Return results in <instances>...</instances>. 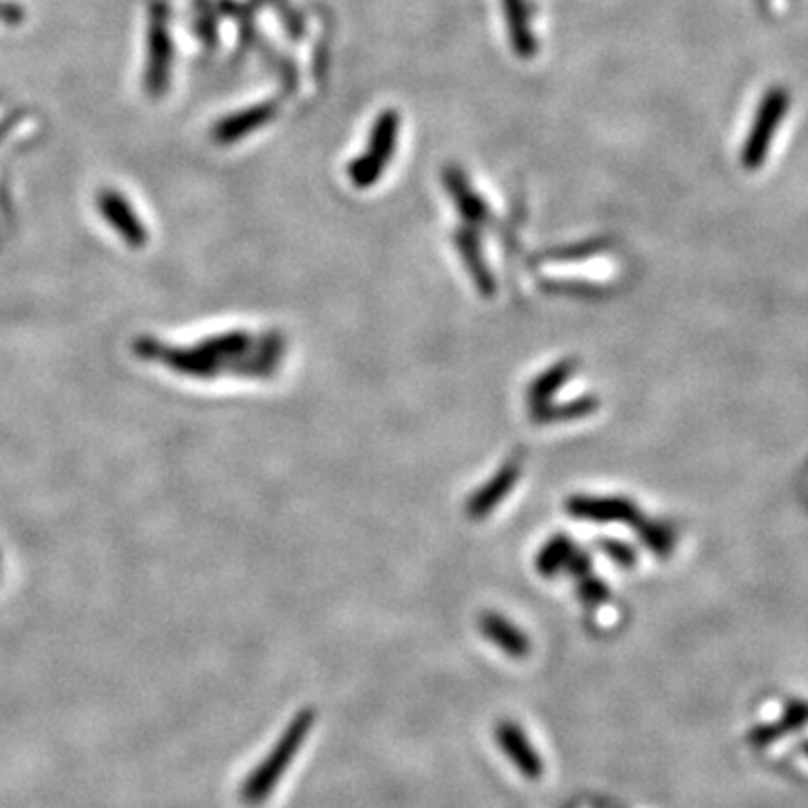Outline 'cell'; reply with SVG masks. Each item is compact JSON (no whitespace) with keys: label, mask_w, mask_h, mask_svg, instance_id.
Returning a JSON list of instances; mask_svg holds the SVG:
<instances>
[{"label":"cell","mask_w":808,"mask_h":808,"mask_svg":"<svg viewBox=\"0 0 808 808\" xmlns=\"http://www.w3.org/2000/svg\"><path fill=\"white\" fill-rule=\"evenodd\" d=\"M313 726H315V712L311 710L300 712L290 721V726L283 730L277 746L259 763V769L247 777L243 786V799L247 804H261L274 793L277 784L281 782V777L285 775V771L296 759V752H300L302 746L308 741Z\"/></svg>","instance_id":"obj_1"},{"label":"cell","mask_w":808,"mask_h":808,"mask_svg":"<svg viewBox=\"0 0 808 808\" xmlns=\"http://www.w3.org/2000/svg\"><path fill=\"white\" fill-rule=\"evenodd\" d=\"M786 108H788V93L784 89H771V93L765 95V99L759 106L752 131L746 140V149H743L746 168L761 166L765 153H769L773 136L777 133V126L786 115Z\"/></svg>","instance_id":"obj_2"},{"label":"cell","mask_w":808,"mask_h":808,"mask_svg":"<svg viewBox=\"0 0 808 808\" xmlns=\"http://www.w3.org/2000/svg\"><path fill=\"white\" fill-rule=\"evenodd\" d=\"M172 61H174V48H172V34H168V21L166 10L155 8L151 12L149 23V61H147V91L153 97L164 95L168 86V77H172Z\"/></svg>","instance_id":"obj_3"},{"label":"cell","mask_w":808,"mask_h":808,"mask_svg":"<svg viewBox=\"0 0 808 808\" xmlns=\"http://www.w3.org/2000/svg\"><path fill=\"white\" fill-rule=\"evenodd\" d=\"M496 743L499 748L505 752V757L513 761L515 769L526 777V780H541L543 775V761L541 754L535 750V746L530 743V739L526 737V733L517 726L513 721H503L496 726Z\"/></svg>","instance_id":"obj_4"},{"label":"cell","mask_w":808,"mask_h":808,"mask_svg":"<svg viewBox=\"0 0 808 808\" xmlns=\"http://www.w3.org/2000/svg\"><path fill=\"white\" fill-rule=\"evenodd\" d=\"M396 136H398V117L394 113H387L375 124V131L371 138V151L366 153L362 162L358 160L353 166V178L358 185L373 183V178L379 174V168L387 164L394 151Z\"/></svg>","instance_id":"obj_5"},{"label":"cell","mask_w":808,"mask_h":808,"mask_svg":"<svg viewBox=\"0 0 808 808\" xmlns=\"http://www.w3.org/2000/svg\"><path fill=\"white\" fill-rule=\"evenodd\" d=\"M97 204H99L102 216L113 225V230L121 236V241H126L131 247H142L147 243L149 238L147 227L138 219L129 200H124L121 194L110 191V189L102 191Z\"/></svg>","instance_id":"obj_6"},{"label":"cell","mask_w":808,"mask_h":808,"mask_svg":"<svg viewBox=\"0 0 808 808\" xmlns=\"http://www.w3.org/2000/svg\"><path fill=\"white\" fill-rule=\"evenodd\" d=\"M274 115V108L272 106H257V108H249V110H243V113H236L227 119H223L216 131H214V138L221 142V144H230V142H236L241 138H245L247 133L257 131L261 124H266L268 119H272Z\"/></svg>","instance_id":"obj_7"},{"label":"cell","mask_w":808,"mask_h":808,"mask_svg":"<svg viewBox=\"0 0 808 808\" xmlns=\"http://www.w3.org/2000/svg\"><path fill=\"white\" fill-rule=\"evenodd\" d=\"M505 12H507V25H510V34H513V44L517 52H522V57H530L535 52V40L530 36L524 0H505Z\"/></svg>","instance_id":"obj_8"},{"label":"cell","mask_w":808,"mask_h":808,"mask_svg":"<svg viewBox=\"0 0 808 808\" xmlns=\"http://www.w3.org/2000/svg\"><path fill=\"white\" fill-rule=\"evenodd\" d=\"M485 631H488V635L492 637V641L501 649H505L510 656H526L528 654L526 635L519 633L517 629H513L510 624H505L501 620H488Z\"/></svg>","instance_id":"obj_9"},{"label":"cell","mask_w":808,"mask_h":808,"mask_svg":"<svg viewBox=\"0 0 808 808\" xmlns=\"http://www.w3.org/2000/svg\"><path fill=\"white\" fill-rule=\"evenodd\" d=\"M21 16H23L21 8L12 5V3H3V0H0V21H3V23H19Z\"/></svg>","instance_id":"obj_10"}]
</instances>
